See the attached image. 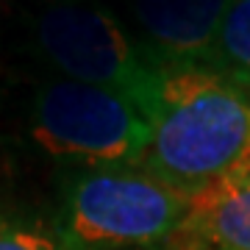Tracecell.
Returning <instances> with one entry per match:
<instances>
[{
    "label": "cell",
    "instance_id": "6da1fadb",
    "mask_svg": "<svg viewBox=\"0 0 250 250\" xmlns=\"http://www.w3.org/2000/svg\"><path fill=\"white\" fill-rule=\"evenodd\" d=\"M139 170L195 195L250 164V89L208 67H164Z\"/></svg>",
    "mask_w": 250,
    "mask_h": 250
},
{
    "label": "cell",
    "instance_id": "7a4b0ae2",
    "mask_svg": "<svg viewBox=\"0 0 250 250\" xmlns=\"http://www.w3.org/2000/svg\"><path fill=\"white\" fill-rule=\"evenodd\" d=\"M189 197L145 170L103 167L72 184L62 217L64 250H128L167 242Z\"/></svg>",
    "mask_w": 250,
    "mask_h": 250
},
{
    "label": "cell",
    "instance_id": "3957f363",
    "mask_svg": "<svg viewBox=\"0 0 250 250\" xmlns=\"http://www.w3.org/2000/svg\"><path fill=\"white\" fill-rule=\"evenodd\" d=\"M156 108L128 92L53 81L34 100V139L56 159L136 164L153 134Z\"/></svg>",
    "mask_w": 250,
    "mask_h": 250
},
{
    "label": "cell",
    "instance_id": "277c9868",
    "mask_svg": "<svg viewBox=\"0 0 250 250\" xmlns=\"http://www.w3.org/2000/svg\"><path fill=\"white\" fill-rule=\"evenodd\" d=\"M39 47L72 81L128 92L156 108L164 67L103 9L59 3L39 17Z\"/></svg>",
    "mask_w": 250,
    "mask_h": 250
},
{
    "label": "cell",
    "instance_id": "5b68a950",
    "mask_svg": "<svg viewBox=\"0 0 250 250\" xmlns=\"http://www.w3.org/2000/svg\"><path fill=\"white\" fill-rule=\"evenodd\" d=\"M231 0H128L142 47L161 67H203Z\"/></svg>",
    "mask_w": 250,
    "mask_h": 250
},
{
    "label": "cell",
    "instance_id": "8992f818",
    "mask_svg": "<svg viewBox=\"0 0 250 250\" xmlns=\"http://www.w3.org/2000/svg\"><path fill=\"white\" fill-rule=\"evenodd\" d=\"M164 250H250V164L189 195Z\"/></svg>",
    "mask_w": 250,
    "mask_h": 250
},
{
    "label": "cell",
    "instance_id": "52a82bcc",
    "mask_svg": "<svg viewBox=\"0 0 250 250\" xmlns=\"http://www.w3.org/2000/svg\"><path fill=\"white\" fill-rule=\"evenodd\" d=\"M203 67L250 89V0H231Z\"/></svg>",
    "mask_w": 250,
    "mask_h": 250
},
{
    "label": "cell",
    "instance_id": "ba28073f",
    "mask_svg": "<svg viewBox=\"0 0 250 250\" xmlns=\"http://www.w3.org/2000/svg\"><path fill=\"white\" fill-rule=\"evenodd\" d=\"M0 250H64V248L39 231L0 223Z\"/></svg>",
    "mask_w": 250,
    "mask_h": 250
}]
</instances>
